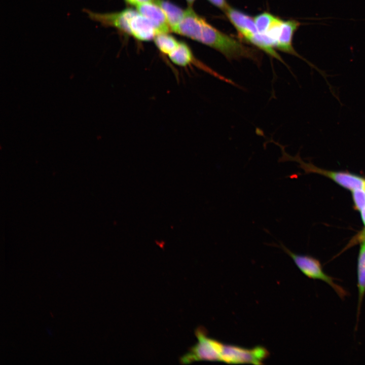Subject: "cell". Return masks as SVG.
<instances>
[{
	"label": "cell",
	"instance_id": "cell-1",
	"mask_svg": "<svg viewBox=\"0 0 365 365\" xmlns=\"http://www.w3.org/2000/svg\"><path fill=\"white\" fill-rule=\"evenodd\" d=\"M174 32L217 49L228 58L251 56L238 41L213 27L191 9L185 11Z\"/></svg>",
	"mask_w": 365,
	"mask_h": 365
},
{
	"label": "cell",
	"instance_id": "cell-2",
	"mask_svg": "<svg viewBox=\"0 0 365 365\" xmlns=\"http://www.w3.org/2000/svg\"><path fill=\"white\" fill-rule=\"evenodd\" d=\"M274 246L280 248L293 260L298 269L309 278L322 281L330 285L342 300L349 295L342 286L336 283L335 279L323 270L321 263L316 258L309 255L295 253L286 247L281 242Z\"/></svg>",
	"mask_w": 365,
	"mask_h": 365
},
{
	"label": "cell",
	"instance_id": "cell-3",
	"mask_svg": "<svg viewBox=\"0 0 365 365\" xmlns=\"http://www.w3.org/2000/svg\"><path fill=\"white\" fill-rule=\"evenodd\" d=\"M282 157L280 162L294 161L299 164V167L304 170L305 173H315L323 175L332 179L341 187L351 191L357 189H365V178L358 175L343 171H333L318 168L311 163L303 161L299 154L291 156L287 154L282 145Z\"/></svg>",
	"mask_w": 365,
	"mask_h": 365
},
{
	"label": "cell",
	"instance_id": "cell-4",
	"mask_svg": "<svg viewBox=\"0 0 365 365\" xmlns=\"http://www.w3.org/2000/svg\"><path fill=\"white\" fill-rule=\"evenodd\" d=\"M195 335L198 342L181 357L180 362L188 364L197 361H221L223 343L208 337L206 331L202 327L198 328Z\"/></svg>",
	"mask_w": 365,
	"mask_h": 365
},
{
	"label": "cell",
	"instance_id": "cell-5",
	"mask_svg": "<svg viewBox=\"0 0 365 365\" xmlns=\"http://www.w3.org/2000/svg\"><path fill=\"white\" fill-rule=\"evenodd\" d=\"M269 355L268 350L262 346L248 349L236 345L223 344L221 361L232 364H261Z\"/></svg>",
	"mask_w": 365,
	"mask_h": 365
},
{
	"label": "cell",
	"instance_id": "cell-6",
	"mask_svg": "<svg viewBox=\"0 0 365 365\" xmlns=\"http://www.w3.org/2000/svg\"><path fill=\"white\" fill-rule=\"evenodd\" d=\"M138 12L148 18L153 24L157 34L166 33L170 28L166 15L162 8L152 2L144 3L137 5Z\"/></svg>",
	"mask_w": 365,
	"mask_h": 365
},
{
	"label": "cell",
	"instance_id": "cell-7",
	"mask_svg": "<svg viewBox=\"0 0 365 365\" xmlns=\"http://www.w3.org/2000/svg\"><path fill=\"white\" fill-rule=\"evenodd\" d=\"M129 28L130 34L141 41H150L157 34L152 22L139 12L130 19Z\"/></svg>",
	"mask_w": 365,
	"mask_h": 365
},
{
	"label": "cell",
	"instance_id": "cell-8",
	"mask_svg": "<svg viewBox=\"0 0 365 365\" xmlns=\"http://www.w3.org/2000/svg\"><path fill=\"white\" fill-rule=\"evenodd\" d=\"M228 18L237 30L246 39L258 32L254 20L250 17L236 9L228 8L227 10Z\"/></svg>",
	"mask_w": 365,
	"mask_h": 365
},
{
	"label": "cell",
	"instance_id": "cell-9",
	"mask_svg": "<svg viewBox=\"0 0 365 365\" xmlns=\"http://www.w3.org/2000/svg\"><path fill=\"white\" fill-rule=\"evenodd\" d=\"M358 300L356 328L359 320L362 303L365 296V240L360 242L357 262Z\"/></svg>",
	"mask_w": 365,
	"mask_h": 365
},
{
	"label": "cell",
	"instance_id": "cell-10",
	"mask_svg": "<svg viewBox=\"0 0 365 365\" xmlns=\"http://www.w3.org/2000/svg\"><path fill=\"white\" fill-rule=\"evenodd\" d=\"M155 2L164 12L171 29L174 32L184 17L185 11L167 1L156 0Z\"/></svg>",
	"mask_w": 365,
	"mask_h": 365
},
{
	"label": "cell",
	"instance_id": "cell-11",
	"mask_svg": "<svg viewBox=\"0 0 365 365\" xmlns=\"http://www.w3.org/2000/svg\"><path fill=\"white\" fill-rule=\"evenodd\" d=\"M249 41L257 46L261 49L282 61L280 56L273 50L274 47H276V42L266 33L259 32L253 34L248 38Z\"/></svg>",
	"mask_w": 365,
	"mask_h": 365
},
{
	"label": "cell",
	"instance_id": "cell-12",
	"mask_svg": "<svg viewBox=\"0 0 365 365\" xmlns=\"http://www.w3.org/2000/svg\"><path fill=\"white\" fill-rule=\"evenodd\" d=\"M155 43L159 49L164 54H169L178 46V42L173 36L161 33L156 34Z\"/></svg>",
	"mask_w": 365,
	"mask_h": 365
},
{
	"label": "cell",
	"instance_id": "cell-13",
	"mask_svg": "<svg viewBox=\"0 0 365 365\" xmlns=\"http://www.w3.org/2000/svg\"><path fill=\"white\" fill-rule=\"evenodd\" d=\"M276 19L277 17L268 13H263L256 16L254 20L258 31L260 33H265Z\"/></svg>",
	"mask_w": 365,
	"mask_h": 365
},
{
	"label": "cell",
	"instance_id": "cell-14",
	"mask_svg": "<svg viewBox=\"0 0 365 365\" xmlns=\"http://www.w3.org/2000/svg\"><path fill=\"white\" fill-rule=\"evenodd\" d=\"M352 192L354 206L360 211L365 207V189H357Z\"/></svg>",
	"mask_w": 365,
	"mask_h": 365
},
{
	"label": "cell",
	"instance_id": "cell-15",
	"mask_svg": "<svg viewBox=\"0 0 365 365\" xmlns=\"http://www.w3.org/2000/svg\"><path fill=\"white\" fill-rule=\"evenodd\" d=\"M212 4L216 7L224 10H227L229 7L227 5L225 0H208Z\"/></svg>",
	"mask_w": 365,
	"mask_h": 365
},
{
	"label": "cell",
	"instance_id": "cell-16",
	"mask_svg": "<svg viewBox=\"0 0 365 365\" xmlns=\"http://www.w3.org/2000/svg\"><path fill=\"white\" fill-rule=\"evenodd\" d=\"M129 3L132 5H136V6L141 4L144 3L152 2L153 0H125Z\"/></svg>",
	"mask_w": 365,
	"mask_h": 365
},
{
	"label": "cell",
	"instance_id": "cell-17",
	"mask_svg": "<svg viewBox=\"0 0 365 365\" xmlns=\"http://www.w3.org/2000/svg\"><path fill=\"white\" fill-rule=\"evenodd\" d=\"M188 3L190 4H193L195 0H187Z\"/></svg>",
	"mask_w": 365,
	"mask_h": 365
}]
</instances>
